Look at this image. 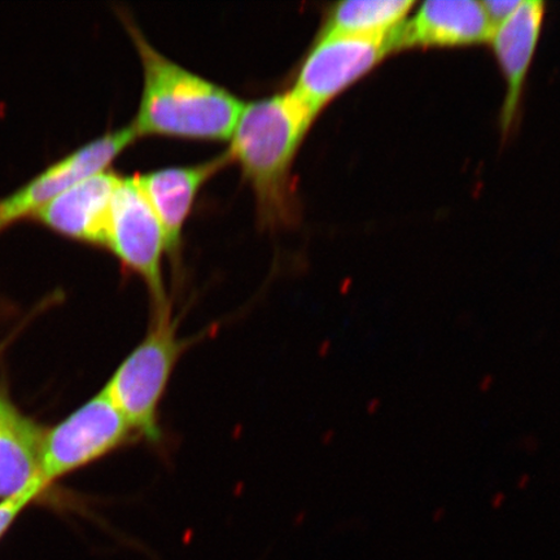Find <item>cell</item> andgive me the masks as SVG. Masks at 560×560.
<instances>
[{"mask_svg": "<svg viewBox=\"0 0 560 560\" xmlns=\"http://www.w3.org/2000/svg\"><path fill=\"white\" fill-rule=\"evenodd\" d=\"M125 269L135 272L147 285L153 312L170 306L163 276L166 243L163 228L136 177L121 178L112 205L105 247Z\"/></svg>", "mask_w": 560, "mask_h": 560, "instance_id": "cell-6", "label": "cell"}, {"mask_svg": "<svg viewBox=\"0 0 560 560\" xmlns=\"http://www.w3.org/2000/svg\"><path fill=\"white\" fill-rule=\"evenodd\" d=\"M47 489L44 482L38 478H34L30 486H26L21 492L0 501V537L9 529L13 521L30 503Z\"/></svg>", "mask_w": 560, "mask_h": 560, "instance_id": "cell-14", "label": "cell"}, {"mask_svg": "<svg viewBox=\"0 0 560 560\" xmlns=\"http://www.w3.org/2000/svg\"><path fill=\"white\" fill-rule=\"evenodd\" d=\"M416 3L412 0H348L327 13L319 34L381 37L404 23Z\"/></svg>", "mask_w": 560, "mask_h": 560, "instance_id": "cell-13", "label": "cell"}, {"mask_svg": "<svg viewBox=\"0 0 560 560\" xmlns=\"http://www.w3.org/2000/svg\"><path fill=\"white\" fill-rule=\"evenodd\" d=\"M381 405L382 404L380 400H377V398H375V400H371L368 406L370 415H375V412L381 409Z\"/></svg>", "mask_w": 560, "mask_h": 560, "instance_id": "cell-21", "label": "cell"}, {"mask_svg": "<svg viewBox=\"0 0 560 560\" xmlns=\"http://www.w3.org/2000/svg\"><path fill=\"white\" fill-rule=\"evenodd\" d=\"M481 3L485 7L490 23H492L495 30L503 21L513 15L522 2H515V0H488V2Z\"/></svg>", "mask_w": 560, "mask_h": 560, "instance_id": "cell-15", "label": "cell"}, {"mask_svg": "<svg viewBox=\"0 0 560 560\" xmlns=\"http://www.w3.org/2000/svg\"><path fill=\"white\" fill-rule=\"evenodd\" d=\"M494 27L481 2L429 0L415 18L398 26L397 50L410 47H458L492 39Z\"/></svg>", "mask_w": 560, "mask_h": 560, "instance_id": "cell-9", "label": "cell"}, {"mask_svg": "<svg viewBox=\"0 0 560 560\" xmlns=\"http://www.w3.org/2000/svg\"><path fill=\"white\" fill-rule=\"evenodd\" d=\"M522 447L525 452L532 454L538 450V441L534 436H527L522 440Z\"/></svg>", "mask_w": 560, "mask_h": 560, "instance_id": "cell-17", "label": "cell"}, {"mask_svg": "<svg viewBox=\"0 0 560 560\" xmlns=\"http://www.w3.org/2000/svg\"><path fill=\"white\" fill-rule=\"evenodd\" d=\"M314 120L290 91L244 105L228 156L249 182L264 226H290L299 219L292 167Z\"/></svg>", "mask_w": 560, "mask_h": 560, "instance_id": "cell-1", "label": "cell"}, {"mask_svg": "<svg viewBox=\"0 0 560 560\" xmlns=\"http://www.w3.org/2000/svg\"><path fill=\"white\" fill-rule=\"evenodd\" d=\"M120 175L105 171L81 180L40 208L33 219L72 240L105 247Z\"/></svg>", "mask_w": 560, "mask_h": 560, "instance_id": "cell-8", "label": "cell"}, {"mask_svg": "<svg viewBox=\"0 0 560 560\" xmlns=\"http://www.w3.org/2000/svg\"><path fill=\"white\" fill-rule=\"evenodd\" d=\"M545 18V3L540 0H524L508 20L497 26L492 40L508 91L502 109V128L513 125L525 79L537 48Z\"/></svg>", "mask_w": 560, "mask_h": 560, "instance_id": "cell-11", "label": "cell"}, {"mask_svg": "<svg viewBox=\"0 0 560 560\" xmlns=\"http://www.w3.org/2000/svg\"><path fill=\"white\" fill-rule=\"evenodd\" d=\"M397 30L381 37L319 34L290 93L317 118L342 91L397 51Z\"/></svg>", "mask_w": 560, "mask_h": 560, "instance_id": "cell-4", "label": "cell"}, {"mask_svg": "<svg viewBox=\"0 0 560 560\" xmlns=\"http://www.w3.org/2000/svg\"><path fill=\"white\" fill-rule=\"evenodd\" d=\"M505 502H506V494L502 493V492L495 493L492 497V500H490V503H492V508L495 510H499L503 505H505Z\"/></svg>", "mask_w": 560, "mask_h": 560, "instance_id": "cell-19", "label": "cell"}, {"mask_svg": "<svg viewBox=\"0 0 560 560\" xmlns=\"http://www.w3.org/2000/svg\"><path fill=\"white\" fill-rule=\"evenodd\" d=\"M45 433L19 412L0 427V499L21 492L37 478Z\"/></svg>", "mask_w": 560, "mask_h": 560, "instance_id": "cell-12", "label": "cell"}, {"mask_svg": "<svg viewBox=\"0 0 560 560\" xmlns=\"http://www.w3.org/2000/svg\"><path fill=\"white\" fill-rule=\"evenodd\" d=\"M446 514V511L445 509L443 508H440V509H436L435 511H433V522H441L444 520V516Z\"/></svg>", "mask_w": 560, "mask_h": 560, "instance_id": "cell-22", "label": "cell"}, {"mask_svg": "<svg viewBox=\"0 0 560 560\" xmlns=\"http://www.w3.org/2000/svg\"><path fill=\"white\" fill-rule=\"evenodd\" d=\"M143 67V93L131 124L137 137L228 140L244 104L215 83L160 54L125 20Z\"/></svg>", "mask_w": 560, "mask_h": 560, "instance_id": "cell-2", "label": "cell"}, {"mask_svg": "<svg viewBox=\"0 0 560 560\" xmlns=\"http://www.w3.org/2000/svg\"><path fill=\"white\" fill-rule=\"evenodd\" d=\"M104 389L48 433L42 443L38 478L55 480L138 440Z\"/></svg>", "mask_w": 560, "mask_h": 560, "instance_id": "cell-5", "label": "cell"}, {"mask_svg": "<svg viewBox=\"0 0 560 560\" xmlns=\"http://www.w3.org/2000/svg\"><path fill=\"white\" fill-rule=\"evenodd\" d=\"M530 485V476L528 474H523L520 476V479L516 481V488L524 490L527 489Z\"/></svg>", "mask_w": 560, "mask_h": 560, "instance_id": "cell-20", "label": "cell"}, {"mask_svg": "<svg viewBox=\"0 0 560 560\" xmlns=\"http://www.w3.org/2000/svg\"><path fill=\"white\" fill-rule=\"evenodd\" d=\"M137 138L132 126H126L91 140L58 163L48 166L19 190L0 200V231L26 217H33L47 202L81 180L108 171V166Z\"/></svg>", "mask_w": 560, "mask_h": 560, "instance_id": "cell-7", "label": "cell"}, {"mask_svg": "<svg viewBox=\"0 0 560 560\" xmlns=\"http://www.w3.org/2000/svg\"><path fill=\"white\" fill-rule=\"evenodd\" d=\"M16 410L10 404L0 400V427H3L9 420L16 415Z\"/></svg>", "mask_w": 560, "mask_h": 560, "instance_id": "cell-16", "label": "cell"}, {"mask_svg": "<svg viewBox=\"0 0 560 560\" xmlns=\"http://www.w3.org/2000/svg\"><path fill=\"white\" fill-rule=\"evenodd\" d=\"M228 163L230 159L226 153L205 164L166 167L136 177L140 191L163 228L166 250L170 254L175 255L179 249L182 231L200 188Z\"/></svg>", "mask_w": 560, "mask_h": 560, "instance_id": "cell-10", "label": "cell"}, {"mask_svg": "<svg viewBox=\"0 0 560 560\" xmlns=\"http://www.w3.org/2000/svg\"><path fill=\"white\" fill-rule=\"evenodd\" d=\"M494 384V377L493 375L487 374L481 377V381L479 382V390L481 394H487L490 389H492Z\"/></svg>", "mask_w": 560, "mask_h": 560, "instance_id": "cell-18", "label": "cell"}, {"mask_svg": "<svg viewBox=\"0 0 560 560\" xmlns=\"http://www.w3.org/2000/svg\"><path fill=\"white\" fill-rule=\"evenodd\" d=\"M178 326L172 305L153 312L149 331L103 388L137 436L153 444L163 439L160 406L174 369L188 347L187 339L179 336Z\"/></svg>", "mask_w": 560, "mask_h": 560, "instance_id": "cell-3", "label": "cell"}]
</instances>
